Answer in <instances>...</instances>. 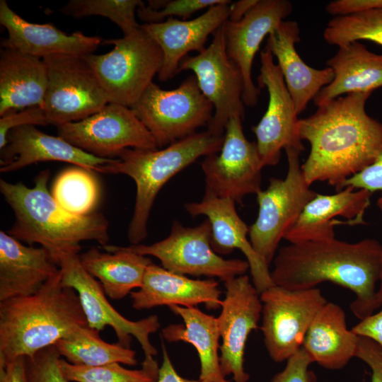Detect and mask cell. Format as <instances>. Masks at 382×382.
<instances>
[{
  "mask_svg": "<svg viewBox=\"0 0 382 382\" xmlns=\"http://www.w3.org/2000/svg\"><path fill=\"white\" fill-rule=\"evenodd\" d=\"M371 92L340 96L299 119V134L311 149L301 169L306 182H326L338 192L371 165L382 151V122L365 109Z\"/></svg>",
  "mask_w": 382,
  "mask_h": 382,
  "instance_id": "1",
  "label": "cell"
},
{
  "mask_svg": "<svg viewBox=\"0 0 382 382\" xmlns=\"http://www.w3.org/2000/svg\"><path fill=\"white\" fill-rule=\"evenodd\" d=\"M273 264L274 285L301 290L330 282L351 290L355 299L350 308L359 320L382 305L376 291L382 269V245L377 240L289 243L277 250Z\"/></svg>",
  "mask_w": 382,
  "mask_h": 382,
  "instance_id": "2",
  "label": "cell"
},
{
  "mask_svg": "<svg viewBox=\"0 0 382 382\" xmlns=\"http://www.w3.org/2000/svg\"><path fill=\"white\" fill-rule=\"evenodd\" d=\"M84 326L88 325L79 295L62 284L59 270L34 294L0 301V368Z\"/></svg>",
  "mask_w": 382,
  "mask_h": 382,
  "instance_id": "3",
  "label": "cell"
},
{
  "mask_svg": "<svg viewBox=\"0 0 382 382\" xmlns=\"http://www.w3.org/2000/svg\"><path fill=\"white\" fill-rule=\"evenodd\" d=\"M50 170L41 171L33 187L0 180V192L12 209L15 221L7 232L29 245L38 243L53 257L61 252H77L80 243L109 241V223L100 213L78 216L64 209L48 191Z\"/></svg>",
  "mask_w": 382,
  "mask_h": 382,
  "instance_id": "4",
  "label": "cell"
},
{
  "mask_svg": "<svg viewBox=\"0 0 382 382\" xmlns=\"http://www.w3.org/2000/svg\"><path fill=\"white\" fill-rule=\"evenodd\" d=\"M224 135L207 129L196 132L161 149H126L98 173L124 174L136 184L134 209L127 237L132 245L147 236V221L154 200L163 186L175 175L203 156L220 151Z\"/></svg>",
  "mask_w": 382,
  "mask_h": 382,
  "instance_id": "5",
  "label": "cell"
},
{
  "mask_svg": "<svg viewBox=\"0 0 382 382\" xmlns=\"http://www.w3.org/2000/svg\"><path fill=\"white\" fill-rule=\"evenodd\" d=\"M113 49L102 54L83 56L110 103L131 108L153 83L163 60L159 45L141 28L121 38L105 40Z\"/></svg>",
  "mask_w": 382,
  "mask_h": 382,
  "instance_id": "6",
  "label": "cell"
},
{
  "mask_svg": "<svg viewBox=\"0 0 382 382\" xmlns=\"http://www.w3.org/2000/svg\"><path fill=\"white\" fill-rule=\"evenodd\" d=\"M284 151L288 168L286 177L270 178L267 188L256 194L258 214L249 226L251 245L268 266L273 262L281 240L318 194L305 180L299 158L301 151L293 147Z\"/></svg>",
  "mask_w": 382,
  "mask_h": 382,
  "instance_id": "7",
  "label": "cell"
},
{
  "mask_svg": "<svg viewBox=\"0 0 382 382\" xmlns=\"http://www.w3.org/2000/svg\"><path fill=\"white\" fill-rule=\"evenodd\" d=\"M131 109L151 133L158 149L196 133L200 127H208L214 112L195 75L173 90L151 83Z\"/></svg>",
  "mask_w": 382,
  "mask_h": 382,
  "instance_id": "8",
  "label": "cell"
},
{
  "mask_svg": "<svg viewBox=\"0 0 382 382\" xmlns=\"http://www.w3.org/2000/svg\"><path fill=\"white\" fill-rule=\"evenodd\" d=\"M52 257L59 267L62 284L77 292L88 327L100 331L110 326L117 343L127 348H130L134 337L144 354L142 364H156L154 357L157 350L149 336L160 328L158 317L151 315L137 321L128 320L113 308L100 283L83 268L79 253L61 252Z\"/></svg>",
  "mask_w": 382,
  "mask_h": 382,
  "instance_id": "9",
  "label": "cell"
},
{
  "mask_svg": "<svg viewBox=\"0 0 382 382\" xmlns=\"http://www.w3.org/2000/svg\"><path fill=\"white\" fill-rule=\"evenodd\" d=\"M212 228L207 219L195 227L175 221L165 239L151 245L137 244L122 248L141 255L158 258L163 268L180 274L218 277L224 282L245 274L246 260L224 259L211 244Z\"/></svg>",
  "mask_w": 382,
  "mask_h": 382,
  "instance_id": "10",
  "label": "cell"
},
{
  "mask_svg": "<svg viewBox=\"0 0 382 382\" xmlns=\"http://www.w3.org/2000/svg\"><path fill=\"white\" fill-rule=\"evenodd\" d=\"M260 296L265 348L274 362L286 361L302 347L313 320L328 301L316 287L290 290L274 285Z\"/></svg>",
  "mask_w": 382,
  "mask_h": 382,
  "instance_id": "11",
  "label": "cell"
},
{
  "mask_svg": "<svg viewBox=\"0 0 382 382\" xmlns=\"http://www.w3.org/2000/svg\"><path fill=\"white\" fill-rule=\"evenodd\" d=\"M44 60L48 85L43 108L49 124L57 127L82 120L110 103L83 57L53 54Z\"/></svg>",
  "mask_w": 382,
  "mask_h": 382,
  "instance_id": "12",
  "label": "cell"
},
{
  "mask_svg": "<svg viewBox=\"0 0 382 382\" xmlns=\"http://www.w3.org/2000/svg\"><path fill=\"white\" fill-rule=\"evenodd\" d=\"M213 35L207 47L180 62L178 74L193 71L201 91L214 106L207 130L224 135L230 117L239 115L244 118V81L240 69L227 54L223 25Z\"/></svg>",
  "mask_w": 382,
  "mask_h": 382,
  "instance_id": "13",
  "label": "cell"
},
{
  "mask_svg": "<svg viewBox=\"0 0 382 382\" xmlns=\"http://www.w3.org/2000/svg\"><path fill=\"white\" fill-rule=\"evenodd\" d=\"M242 120L239 115L229 118L220 151L205 156L202 163L205 193L231 198L240 204L245 196L261 190L264 168L256 142L245 137Z\"/></svg>",
  "mask_w": 382,
  "mask_h": 382,
  "instance_id": "14",
  "label": "cell"
},
{
  "mask_svg": "<svg viewBox=\"0 0 382 382\" xmlns=\"http://www.w3.org/2000/svg\"><path fill=\"white\" fill-rule=\"evenodd\" d=\"M57 129L59 137L103 158H116L126 149H158L132 109L114 103L87 118L59 125Z\"/></svg>",
  "mask_w": 382,
  "mask_h": 382,
  "instance_id": "15",
  "label": "cell"
},
{
  "mask_svg": "<svg viewBox=\"0 0 382 382\" xmlns=\"http://www.w3.org/2000/svg\"><path fill=\"white\" fill-rule=\"evenodd\" d=\"M257 82L260 88H267L269 100L266 112L251 129L265 167L277 164L282 149L293 147L301 152L304 147L299 134V114L280 69L267 47L260 52Z\"/></svg>",
  "mask_w": 382,
  "mask_h": 382,
  "instance_id": "16",
  "label": "cell"
},
{
  "mask_svg": "<svg viewBox=\"0 0 382 382\" xmlns=\"http://www.w3.org/2000/svg\"><path fill=\"white\" fill-rule=\"evenodd\" d=\"M226 293L217 317L221 339L220 367L224 376H233L234 382H248L244 369V352L250 332L258 328L262 304L259 292L243 274L224 282Z\"/></svg>",
  "mask_w": 382,
  "mask_h": 382,
  "instance_id": "17",
  "label": "cell"
},
{
  "mask_svg": "<svg viewBox=\"0 0 382 382\" xmlns=\"http://www.w3.org/2000/svg\"><path fill=\"white\" fill-rule=\"evenodd\" d=\"M287 0H258L238 21L227 20L223 25L228 57L240 69L244 81L243 100L245 105H257L260 88L252 79L255 56L268 36L292 11Z\"/></svg>",
  "mask_w": 382,
  "mask_h": 382,
  "instance_id": "18",
  "label": "cell"
},
{
  "mask_svg": "<svg viewBox=\"0 0 382 382\" xmlns=\"http://www.w3.org/2000/svg\"><path fill=\"white\" fill-rule=\"evenodd\" d=\"M236 202L205 193L202 199L185 205L192 216L204 215L212 228L211 244L217 254L228 255L234 249L245 256L252 275L253 284L260 294L274 286L269 266L257 255L248 239L249 226L239 216Z\"/></svg>",
  "mask_w": 382,
  "mask_h": 382,
  "instance_id": "19",
  "label": "cell"
},
{
  "mask_svg": "<svg viewBox=\"0 0 382 382\" xmlns=\"http://www.w3.org/2000/svg\"><path fill=\"white\" fill-rule=\"evenodd\" d=\"M231 2L226 0L212 6L192 20L181 21L171 17L161 23L141 25L163 52V65L158 74L161 81L178 74L180 62L190 52L199 53L205 48L208 37L228 19Z\"/></svg>",
  "mask_w": 382,
  "mask_h": 382,
  "instance_id": "20",
  "label": "cell"
},
{
  "mask_svg": "<svg viewBox=\"0 0 382 382\" xmlns=\"http://www.w3.org/2000/svg\"><path fill=\"white\" fill-rule=\"evenodd\" d=\"M354 190L347 186L333 195L318 193L284 238L289 243L330 241L335 238L334 229L338 225L366 224L364 215L372 192Z\"/></svg>",
  "mask_w": 382,
  "mask_h": 382,
  "instance_id": "21",
  "label": "cell"
},
{
  "mask_svg": "<svg viewBox=\"0 0 382 382\" xmlns=\"http://www.w3.org/2000/svg\"><path fill=\"white\" fill-rule=\"evenodd\" d=\"M0 172L9 173L30 164L45 161L72 163L91 172L112 163L115 158H103L87 153L59 137L45 134L34 125L11 129L6 146L1 149Z\"/></svg>",
  "mask_w": 382,
  "mask_h": 382,
  "instance_id": "22",
  "label": "cell"
},
{
  "mask_svg": "<svg viewBox=\"0 0 382 382\" xmlns=\"http://www.w3.org/2000/svg\"><path fill=\"white\" fill-rule=\"evenodd\" d=\"M0 23L8 32V37L1 43L3 48L41 59L53 54L83 57L93 54L102 42L101 37L81 31L67 35L50 23H30L15 13L6 0L0 1Z\"/></svg>",
  "mask_w": 382,
  "mask_h": 382,
  "instance_id": "23",
  "label": "cell"
},
{
  "mask_svg": "<svg viewBox=\"0 0 382 382\" xmlns=\"http://www.w3.org/2000/svg\"><path fill=\"white\" fill-rule=\"evenodd\" d=\"M221 294L219 283L213 279H190L152 262L146 269L141 286L132 291L130 298L132 307L138 311L161 306L192 307L199 303L216 309L222 303Z\"/></svg>",
  "mask_w": 382,
  "mask_h": 382,
  "instance_id": "24",
  "label": "cell"
},
{
  "mask_svg": "<svg viewBox=\"0 0 382 382\" xmlns=\"http://www.w3.org/2000/svg\"><path fill=\"white\" fill-rule=\"evenodd\" d=\"M59 270L46 248L25 245L0 231V301L34 294Z\"/></svg>",
  "mask_w": 382,
  "mask_h": 382,
  "instance_id": "25",
  "label": "cell"
},
{
  "mask_svg": "<svg viewBox=\"0 0 382 382\" xmlns=\"http://www.w3.org/2000/svg\"><path fill=\"white\" fill-rule=\"evenodd\" d=\"M299 41L300 29L297 22L284 20L268 35L265 47L277 58V64L299 115L334 79L330 68L317 69L305 63L296 50L295 45Z\"/></svg>",
  "mask_w": 382,
  "mask_h": 382,
  "instance_id": "26",
  "label": "cell"
},
{
  "mask_svg": "<svg viewBox=\"0 0 382 382\" xmlns=\"http://www.w3.org/2000/svg\"><path fill=\"white\" fill-rule=\"evenodd\" d=\"M48 85L44 59L19 51L0 52V116L33 106L43 108Z\"/></svg>",
  "mask_w": 382,
  "mask_h": 382,
  "instance_id": "27",
  "label": "cell"
},
{
  "mask_svg": "<svg viewBox=\"0 0 382 382\" xmlns=\"http://www.w3.org/2000/svg\"><path fill=\"white\" fill-rule=\"evenodd\" d=\"M338 47L336 54L327 61L334 79L314 98L317 107L342 94L372 93L382 87V54L369 51L359 41Z\"/></svg>",
  "mask_w": 382,
  "mask_h": 382,
  "instance_id": "28",
  "label": "cell"
},
{
  "mask_svg": "<svg viewBox=\"0 0 382 382\" xmlns=\"http://www.w3.org/2000/svg\"><path fill=\"white\" fill-rule=\"evenodd\" d=\"M358 340L359 335L347 328L342 308L328 301L313 320L302 347L314 362L325 369L337 370L355 357Z\"/></svg>",
  "mask_w": 382,
  "mask_h": 382,
  "instance_id": "29",
  "label": "cell"
},
{
  "mask_svg": "<svg viewBox=\"0 0 382 382\" xmlns=\"http://www.w3.org/2000/svg\"><path fill=\"white\" fill-rule=\"evenodd\" d=\"M169 308L183 319V323L166 326L161 330L162 337L168 342L183 341L195 347L200 362L199 381L229 382L220 367L217 318L202 312L196 306H172Z\"/></svg>",
  "mask_w": 382,
  "mask_h": 382,
  "instance_id": "30",
  "label": "cell"
},
{
  "mask_svg": "<svg viewBox=\"0 0 382 382\" xmlns=\"http://www.w3.org/2000/svg\"><path fill=\"white\" fill-rule=\"evenodd\" d=\"M105 252L91 248L79 255L83 268L98 279L105 294L112 300H120L142 285L151 260L122 246H101Z\"/></svg>",
  "mask_w": 382,
  "mask_h": 382,
  "instance_id": "31",
  "label": "cell"
},
{
  "mask_svg": "<svg viewBox=\"0 0 382 382\" xmlns=\"http://www.w3.org/2000/svg\"><path fill=\"white\" fill-rule=\"evenodd\" d=\"M99 332L88 326L81 327L69 336L58 340L54 347L60 356L74 365L94 366L120 363L134 366L137 364L134 350L119 343L105 342Z\"/></svg>",
  "mask_w": 382,
  "mask_h": 382,
  "instance_id": "32",
  "label": "cell"
},
{
  "mask_svg": "<svg viewBox=\"0 0 382 382\" xmlns=\"http://www.w3.org/2000/svg\"><path fill=\"white\" fill-rule=\"evenodd\" d=\"M52 190V197L64 209L78 216L93 213L100 196L93 172L79 166L63 170Z\"/></svg>",
  "mask_w": 382,
  "mask_h": 382,
  "instance_id": "33",
  "label": "cell"
},
{
  "mask_svg": "<svg viewBox=\"0 0 382 382\" xmlns=\"http://www.w3.org/2000/svg\"><path fill=\"white\" fill-rule=\"evenodd\" d=\"M323 38L338 47L359 40L382 46V8L333 17L324 30Z\"/></svg>",
  "mask_w": 382,
  "mask_h": 382,
  "instance_id": "34",
  "label": "cell"
},
{
  "mask_svg": "<svg viewBox=\"0 0 382 382\" xmlns=\"http://www.w3.org/2000/svg\"><path fill=\"white\" fill-rule=\"evenodd\" d=\"M144 5L141 0H71L60 11L74 18L90 16L108 18L120 27L124 35H128L140 28L135 13Z\"/></svg>",
  "mask_w": 382,
  "mask_h": 382,
  "instance_id": "35",
  "label": "cell"
},
{
  "mask_svg": "<svg viewBox=\"0 0 382 382\" xmlns=\"http://www.w3.org/2000/svg\"><path fill=\"white\" fill-rule=\"evenodd\" d=\"M59 366L69 382H157L159 371L158 366L142 365L140 369H129L120 363L74 365L61 358Z\"/></svg>",
  "mask_w": 382,
  "mask_h": 382,
  "instance_id": "36",
  "label": "cell"
},
{
  "mask_svg": "<svg viewBox=\"0 0 382 382\" xmlns=\"http://www.w3.org/2000/svg\"><path fill=\"white\" fill-rule=\"evenodd\" d=\"M226 0H154L139 7L137 13L145 23H161L175 16L187 20L194 13L226 2Z\"/></svg>",
  "mask_w": 382,
  "mask_h": 382,
  "instance_id": "37",
  "label": "cell"
},
{
  "mask_svg": "<svg viewBox=\"0 0 382 382\" xmlns=\"http://www.w3.org/2000/svg\"><path fill=\"white\" fill-rule=\"evenodd\" d=\"M60 357L54 345L44 348L31 357H25L29 382H69L61 371Z\"/></svg>",
  "mask_w": 382,
  "mask_h": 382,
  "instance_id": "38",
  "label": "cell"
},
{
  "mask_svg": "<svg viewBox=\"0 0 382 382\" xmlns=\"http://www.w3.org/2000/svg\"><path fill=\"white\" fill-rule=\"evenodd\" d=\"M48 124L45 110L40 106H33L6 113L0 118V149L6 146L7 135L11 129L24 125Z\"/></svg>",
  "mask_w": 382,
  "mask_h": 382,
  "instance_id": "39",
  "label": "cell"
},
{
  "mask_svg": "<svg viewBox=\"0 0 382 382\" xmlns=\"http://www.w3.org/2000/svg\"><path fill=\"white\" fill-rule=\"evenodd\" d=\"M314 361L301 347L286 360L284 369L276 374L270 382H316L313 371L308 369Z\"/></svg>",
  "mask_w": 382,
  "mask_h": 382,
  "instance_id": "40",
  "label": "cell"
},
{
  "mask_svg": "<svg viewBox=\"0 0 382 382\" xmlns=\"http://www.w3.org/2000/svg\"><path fill=\"white\" fill-rule=\"evenodd\" d=\"M371 370V382H382V347L370 338L359 336L355 357Z\"/></svg>",
  "mask_w": 382,
  "mask_h": 382,
  "instance_id": "41",
  "label": "cell"
},
{
  "mask_svg": "<svg viewBox=\"0 0 382 382\" xmlns=\"http://www.w3.org/2000/svg\"><path fill=\"white\" fill-rule=\"evenodd\" d=\"M347 186L366 190L372 193L382 192V151L371 165L347 179L345 187Z\"/></svg>",
  "mask_w": 382,
  "mask_h": 382,
  "instance_id": "42",
  "label": "cell"
},
{
  "mask_svg": "<svg viewBox=\"0 0 382 382\" xmlns=\"http://www.w3.org/2000/svg\"><path fill=\"white\" fill-rule=\"evenodd\" d=\"M376 8H382V0H336L325 6V11L334 17Z\"/></svg>",
  "mask_w": 382,
  "mask_h": 382,
  "instance_id": "43",
  "label": "cell"
},
{
  "mask_svg": "<svg viewBox=\"0 0 382 382\" xmlns=\"http://www.w3.org/2000/svg\"><path fill=\"white\" fill-rule=\"evenodd\" d=\"M352 330L359 336L371 339L382 347V309L360 320Z\"/></svg>",
  "mask_w": 382,
  "mask_h": 382,
  "instance_id": "44",
  "label": "cell"
},
{
  "mask_svg": "<svg viewBox=\"0 0 382 382\" xmlns=\"http://www.w3.org/2000/svg\"><path fill=\"white\" fill-rule=\"evenodd\" d=\"M0 382H29L25 357H19L0 368Z\"/></svg>",
  "mask_w": 382,
  "mask_h": 382,
  "instance_id": "45",
  "label": "cell"
},
{
  "mask_svg": "<svg viewBox=\"0 0 382 382\" xmlns=\"http://www.w3.org/2000/svg\"><path fill=\"white\" fill-rule=\"evenodd\" d=\"M163 361L158 371L157 382H203L198 380H190L180 376L175 371L168 352L162 343Z\"/></svg>",
  "mask_w": 382,
  "mask_h": 382,
  "instance_id": "46",
  "label": "cell"
},
{
  "mask_svg": "<svg viewBox=\"0 0 382 382\" xmlns=\"http://www.w3.org/2000/svg\"><path fill=\"white\" fill-rule=\"evenodd\" d=\"M258 0H240L231 2L228 21H238L256 4Z\"/></svg>",
  "mask_w": 382,
  "mask_h": 382,
  "instance_id": "47",
  "label": "cell"
},
{
  "mask_svg": "<svg viewBox=\"0 0 382 382\" xmlns=\"http://www.w3.org/2000/svg\"><path fill=\"white\" fill-rule=\"evenodd\" d=\"M380 286H379V289L377 291V294H378V298L380 301V302L382 303V269H381V277H380Z\"/></svg>",
  "mask_w": 382,
  "mask_h": 382,
  "instance_id": "48",
  "label": "cell"
},
{
  "mask_svg": "<svg viewBox=\"0 0 382 382\" xmlns=\"http://www.w3.org/2000/svg\"><path fill=\"white\" fill-rule=\"evenodd\" d=\"M377 205L382 213V197H381L377 201Z\"/></svg>",
  "mask_w": 382,
  "mask_h": 382,
  "instance_id": "49",
  "label": "cell"
}]
</instances>
